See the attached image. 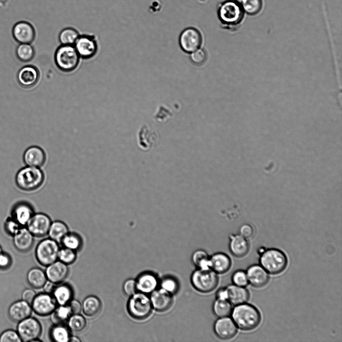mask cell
I'll return each instance as SVG.
<instances>
[{
  "mask_svg": "<svg viewBox=\"0 0 342 342\" xmlns=\"http://www.w3.org/2000/svg\"><path fill=\"white\" fill-rule=\"evenodd\" d=\"M245 13L236 0H226L218 7L217 16L222 27L231 31H235L240 27Z\"/></svg>",
  "mask_w": 342,
  "mask_h": 342,
  "instance_id": "6da1fadb",
  "label": "cell"
},
{
  "mask_svg": "<svg viewBox=\"0 0 342 342\" xmlns=\"http://www.w3.org/2000/svg\"><path fill=\"white\" fill-rule=\"evenodd\" d=\"M45 180V175L41 168L26 166L20 168L15 177L16 187L20 191L30 193L40 188Z\"/></svg>",
  "mask_w": 342,
  "mask_h": 342,
  "instance_id": "7a4b0ae2",
  "label": "cell"
},
{
  "mask_svg": "<svg viewBox=\"0 0 342 342\" xmlns=\"http://www.w3.org/2000/svg\"><path fill=\"white\" fill-rule=\"evenodd\" d=\"M231 314L236 326L244 330L255 328L261 320L258 310L254 306L247 303L236 305Z\"/></svg>",
  "mask_w": 342,
  "mask_h": 342,
  "instance_id": "3957f363",
  "label": "cell"
},
{
  "mask_svg": "<svg viewBox=\"0 0 342 342\" xmlns=\"http://www.w3.org/2000/svg\"><path fill=\"white\" fill-rule=\"evenodd\" d=\"M193 287L202 293H209L215 289L218 283V276L211 268H197L191 275Z\"/></svg>",
  "mask_w": 342,
  "mask_h": 342,
  "instance_id": "277c9868",
  "label": "cell"
},
{
  "mask_svg": "<svg viewBox=\"0 0 342 342\" xmlns=\"http://www.w3.org/2000/svg\"><path fill=\"white\" fill-rule=\"evenodd\" d=\"M127 308L129 314L138 320L149 317L153 308L150 297L147 294L139 291L130 296Z\"/></svg>",
  "mask_w": 342,
  "mask_h": 342,
  "instance_id": "5b68a950",
  "label": "cell"
},
{
  "mask_svg": "<svg viewBox=\"0 0 342 342\" xmlns=\"http://www.w3.org/2000/svg\"><path fill=\"white\" fill-rule=\"evenodd\" d=\"M80 56L74 45H63L59 47L55 54V62L62 71L70 72L78 66Z\"/></svg>",
  "mask_w": 342,
  "mask_h": 342,
  "instance_id": "8992f818",
  "label": "cell"
},
{
  "mask_svg": "<svg viewBox=\"0 0 342 342\" xmlns=\"http://www.w3.org/2000/svg\"><path fill=\"white\" fill-rule=\"evenodd\" d=\"M260 263L261 266L271 274H278L286 267L287 259L285 254L279 249L270 248L261 254Z\"/></svg>",
  "mask_w": 342,
  "mask_h": 342,
  "instance_id": "52a82bcc",
  "label": "cell"
},
{
  "mask_svg": "<svg viewBox=\"0 0 342 342\" xmlns=\"http://www.w3.org/2000/svg\"><path fill=\"white\" fill-rule=\"evenodd\" d=\"M59 250L58 242L50 238L44 239L36 248V259L41 265L47 266L57 260Z\"/></svg>",
  "mask_w": 342,
  "mask_h": 342,
  "instance_id": "ba28073f",
  "label": "cell"
},
{
  "mask_svg": "<svg viewBox=\"0 0 342 342\" xmlns=\"http://www.w3.org/2000/svg\"><path fill=\"white\" fill-rule=\"evenodd\" d=\"M42 330L40 321L35 317H29L18 322L17 331L24 342L39 341Z\"/></svg>",
  "mask_w": 342,
  "mask_h": 342,
  "instance_id": "9c48e42d",
  "label": "cell"
},
{
  "mask_svg": "<svg viewBox=\"0 0 342 342\" xmlns=\"http://www.w3.org/2000/svg\"><path fill=\"white\" fill-rule=\"evenodd\" d=\"M203 41L200 32L196 28L189 27L184 29L179 37V44L185 53L191 54L200 49Z\"/></svg>",
  "mask_w": 342,
  "mask_h": 342,
  "instance_id": "30bf717a",
  "label": "cell"
},
{
  "mask_svg": "<svg viewBox=\"0 0 342 342\" xmlns=\"http://www.w3.org/2000/svg\"><path fill=\"white\" fill-rule=\"evenodd\" d=\"M52 222L46 213L35 212L26 227L34 237H42L48 235Z\"/></svg>",
  "mask_w": 342,
  "mask_h": 342,
  "instance_id": "8fae6325",
  "label": "cell"
},
{
  "mask_svg": "<svg viewBox=\"0 0 342 342\" xmlns=\"http://www.w3.org/2000/svg\"><path fill=\"white\" fill-rule=\"evenodd\" d=\"M33 311L40 316L51 314L57 307V302L50 293H41L36 294L31 303Z\"/></svg>",
  "mask_w": 342,
  "mask_h": 342,
  "instance_id": "7c38bea8",
  "label": "cell"
},
{
  "mask_svg": "<svg viewBox=\"0 0 342 342\" xmlns=\"http://www.w3.org/2000/svg\"><path fill=\"white\" fill-rule=\"evenodd\" d=\"M35 213V209L31 203L20 200L15 202L12 206L10 216L20 225L26 226Z\"/></svg>",
  "mask_w": 342,
  "mask_h": 342,
  "instance_id": "4fadbf2b",
  "label": "cell"
},
{
  "mask_svg": "<svg viewBox=\"0 0 342 342\" xmlns=\"http://www.w3.org/2000/svg\"><path fill=\"white\" fill-rule=\"evenodd\" d=\"M74 46L80 57L85 59L94 56L98 50L97 41L92 35H80Z\"/></svg>",
  "mask_w": 342,
  "mask_h": 342,
  "instance_id": "5bb4252c",
  "label": "cell"
},
{
  "mask_svg": "<svg viewBox=\"0 0 342 342\" xmlns=\"http://www.w3.org/2000/svg\"><path fill=\"white\" fill-rule=\"evenodd\" d=\"M15 39L21 44H30L35 39L36 32L33 25L22 20L16 23L12 29Z\"/></svg>",
  "mask_w": 342,
  "mask_h": 342,
  "instance_id": "9a60e30c",
  "label": "cell"
},
{
  "mask_svg": "<svg viewBox=\"0 0 342 342\" xmlns=\"http://www.w3.org/2000/svg\"><path fill=\"white\" fill-rule=\"evenodd\" d=\"M150 297L153 308L159 312L168 310L173 302L172 294L161 288L151 293Z\"/></svg>",
  "mask_w": 342,
  "mask_h": 342,
  "instance_id": "2e32d148",
  "label": "cell"
},
{
  "mask_svg": "<svg viewBox=\"0 0 342 342\" xmlns=\"http://www.w3.org/2000/svg\"><path fill=\"white\" fill-rule=\"evenodd\" d=\"M214 331L222 339H229L236 334L237 326L233 319L228 316L218 318L214 324Z\"/></svg>",
  "mask_w": 342,
  "mask_h": 342,
  "instance_id": "e0dca14e",
  "label": "cell"
},
{
  "mask_svg": "<svg viewBox=\"0 0 342 342\" xmlns=\"http://www.w3.org/2000/svg\"><path fill=\"white\" fill-rule=\"evenodd\" d=\"M46 159L45 151L36 145L28 147L23 155V160L26 166L41 168L45 164Z\"/></svg>",
  "mask_w": 342,
  "mask_h": 342,
  "instance_id": "ac0fdd59",
  "label": "cell"
},
{
  "mask_svg": "<svg viewBox=\"0 0 342 342\" xmlns=\"http://www.w3.org/2000/svg\"><path fill=\"white\" fill-rule=\"evenodd\" d=\"M45 273L48 281L58 284L61 283L67 278L69 270L68 265L57 260L47 266Z\"/></svg>",
  "mask_w": 342,
  "mask_h": 342,
  "instance_id": "d6986e66",
  "label": "cell"
},
{
  "mask_svg": "<svg viewBox=\"0 0 342 342\" xmlns=\"http://www.w3.org/2000/svg\"><path fill=\"white\" fill-rule=\"evenodd\" d=\"M32 308L30 303L22 300L13 302L8 310L9 318L14 322H19L31 316Z\"/></svg>",
  "mask_w": 342,
  "mask_h": 342,
  "instance_id": "ffe728a7",
  "label": "cell"
},
{
  "mask_svg": "<svg viewBox=\"0 0 342 342\" xmlns=\"http://www.w3.org/2000/svg\"><path fill=\"white\" fill-rule=\"evenodd\" d=\"M13 237V243L15 248L20 252L29 251L34 243V236L27 228L23 227Z\"/></svg>",
  "mask_w": 342,
  "mask_h": 342,
  "instance_id": "44dd1931",
  "label": "cell"
},
{
  "mask_svg": "<svg viewBox=\"0 0 342 342\" xmlns=\"http://www.w3.org/2000/svg\"><path fill=\"white\" fill-rule=\"evenodd\" d=\"M248 281L253 286L261 287L265 285L269 280L268 272L261 266L253 265L247 270Z\"/></svg>",
  "mask_w": 342,
  "mask_h": 342,
  "instance_id": "7402d4cb",
  "label": "cell"
},
{
  "mask_svg": "<svg viewBox=\"0 0 342 342\" xmlns=\"http://www.w3.org/2000/svg\"><path fill=\"white\" fill-rule=\"evenodd\" d=\"M135 280L137 291L146 294L153 292L158 284L156 276L149 272L140 274Z\"/></svg>",
  "mask_w": 342,
  "mask_h": 342,
  "instance_id": "603a6c76",
  "label": "cell"
},
{
  "mask_svg": "<svg viewBox=\"0 0 342 342\" xmlns=\"http://www.w3.org/2000/svg\"><path fill=\"white\" fill-rule=\"evenodd\" d=\"M20 84L26 88L34 86L39 78L38 69L33 66H26L20 70L17 76Z\"/></svg>",
  "mask_w": 342,
  "mask_h": 342,
  "instance_id": "cb8c5ba5",
  "label": "cell"
},
{
  "mask_svg": "<svg viewBox=\"0 0 342 342\" xmlns=\"http://www.w3.org/2000/svg\"><path fill=\"white\" fill-rule=\"evenodd\" d=\"M227 299L233 305L245 303L249 299L248 291L244 287L235 284L230 285L226 287Z\"/></svg>",
  "mask_w": 342,
  "mask_h": 342,
  "instance_id": "d4e9b609",
  "label": "cell"
},
{
  "mask_svg": "<svg viewBox=\"0 0 342 342\" xmlns=\"http://www.w3.org/2000/svg\"><path fill=\"white\" fill-rule=\"evenodd\" d=\"M229 250L235 257L245 256L249 249V243L241 235H231L230 237Z\"/></svg>",
  "mask_w": 342,
  "mask_h": 342,
  "instance_id": "484cf974",
  "label": "cell"
},
{
  "mask_svg": "<svg viewBox=\"0 0 342 342\" xmlns=\"http://www.w3.org/2000/svg\"><path fill=\"white\" fill-rule=\"evenodd\" d=\"M210 268L217 274L226 272L230 268V257L222 252H217L210 257Z\"/></svg>",
  "mask_w": 342,
  "mask_h": 342,
  "instance_id": "4316f807",
  "label": "cell"
},
{
  "mask_svg": "<svg viewBox=\"0 0 342 342\" xmlns=\"http://www.w3.org/2000/svg\"><path fill=\"white\" fill-rule=\"evenodd\" d=\"M52 293L56 302L59 305L68 304L73 296L72 288L67 284H57Z\"/></svg>",
  "mask_w": 342,
  "mask_h": 342,
  "instance_id": "83f0119b",
  "label": "cell"
},
{
  "mask_svg": "<svg viewBox=\"0 0 342 342\" xmlns=\"http://www.w3.org/2000/svg\"><path fill=\"white\" fill-rule=\"evenodd\" d=\"M28 283L35 289L42 288L48 279L45 271L39 267L30 269L27 274Z\"/></svg>",
  "mask_w": 342,
  "mask_h": 342,
  "instance_id": "f1b7e54d",
  "label": "cell"
},
{
  "mask_svg": "<svg viewBox=\"0 0 342 342\" xmlns=\"http://www.w3.org/2000/svg\"><path fill=\"white\" fill-rule=\"evenodd\" d=\"M69 232V228L65 222L56 220L52 222L48 235L49 238L60 243Z\"/></svg>",
  "mask_w": 342,
  "mask_h": 342,
  "instance_id": "f546056e",
  "label": "cell"
},
{
  "mask_svg": "<svg viewBox=\"0 0 342 342\" xmlns=\"http://www.w3.org/2000/svg\"><path fill=\"white\" fill-rule=\"evenodd\" d=\"M101 306V301L98 297L89 295L84 299L82 304V310L86 315L93 316L99 312Z\"/></svg>",
  "mask_w": 342,
  "mask_h": 342,
  "instance_id": "4dcf8cb0",
  "label": "cell"
},
{
  "mask_svg": "<svg viewBox=\"0 0 342 342\" xmlns=\"http://www.w3.org/2000/svg\"><path fill=\"white\" fill-rule=\"evenodd\" d=\"M51 339L56 342H68L71 336L68 328L64 324H55L50 329Z\"/></svg>",
  "mask_w": 342,
  "mask_h": 342,
  "instance_id": "1f68e13d",
  "label": "cell"
},
{
  "mask_svg": "<svg viewBox=\"0 0 342 342\" xmlns=\"http://www.w3.org/2000/svg\"><path fill=\"white\" fill-rule=\"evenodd\" d=\"M51 314L52 321L55 324H64L68 321L72 313L69 306L67 304L59 305L56 307Z\"/></svg>",
  "mask_w": 342,
  "mask_h": 342,
  "instance_id": "d6a6232c",
  "label": "cell"
},
{
  "mask_svg": "<svg viewBox=\"0 0 342 342\" xmlns=\"http://www.w3.org/2000/svg\"><path fill=\"white\" fill-rule=\"evenodd\" d=\"M241 5L245 14L254 16L262 11L263 6V0H236Z\"/></svg>",
  "mask_w": 342,
  "mask_h": 342,
  "instance_id": "836d02e7",
  "label": "cell"
},
{
  "mask_svg": "<svg viewBox=\"0 0 342 342\" xmlns=\"http://www.w3.org/2000/svg\"><path fill=\"white\" fill-rule=\"evenodd\" d=\"M232 310L231 303L227 299L216 298L213 303V311L218 318L228 316Z\"/></svg>",
  "mask_w": 342,
  "mask_h": 342,
  "instance_id": "e575fe53",
  "label": "cell"
},
{
  "mask_svg": "<svg viewBox=\"0 0 342 342\" xmlns=\"http://www.w3.org/2000/svg\"><path fill=\"white\" fill-rule=\"evenodd\" d=\"M79 36V33L76 29L67 27L60 32L59 40L62 45H74Z\"/></svg>",
  "mask_w": 342,
  "mask_h": 342,
  "instance_id": "d590c367",
  "label": "cell"
},
{
  "mask_svg": "<svg viewBox=\"0 0 342 342\" xmlns=\"http://www.w3.org/2000/svg\"><path fill=\"white\" fill-rule=\"evenodd\" d=\"M191 259L193 263L197 268H211L210 257L207 253L202 249L195 251L192 254Z\"/></svg>",
  "mask_w": 342,
  "mask_h": 342,
  "instance_id": "8d00e7d4",
  "label": "cell"
},
{
  "mask_svg": "<svg viewBox=\"0 0 342 342\" xmlns=\"http://www.w3.org/2000/svg\"><path fill=\"white\" fill-rule=\"evenodd\" d=\"M65 247L74 250H79L82 246V240L81 236L75 232H69L62 239L61 242Z\"/></svg>",
  "mask_w": 342,
  "mask_h": 342,
  "instance_id": "74e56055",
  "label": "cell"
},
{
  "mask_svg": "<svg viewBox=\"0 0 342 342\" xmlns=\"http://www.w3.org/2000/svg\"><path fill=\"white\" fill-rule=\"evenodd\" d=\"M16 55L20 61L29 62L34 57L35 50L30 44H21L16 49Z\"/></svg>",
  "mask_w": 342,
  "mask_h": 342,
  "instance_id": "f35d334b",
  "label": "cell"
},
{
  "mask_svg": "<svg viewBox=\"0 0 342 342\" xmlns=\"http://www.w3.org/2000/svg\"><path fill=\"white\" fill-rule=\"evenodd\" d=\"M67 322L69 328L74 332L82 331L87 324L86 318L80 313L72 314Z\"/></svg>",
  "mask_w": 342,
  "mask_h": 342,
  "instance_id": "ab89813d",
  "label": "cell"
},
{
  "mask_svg": "<svg viewBox=\"0 0 342 342\" xmlns=\"http://www.w3.org/2000/svg\"><path fill=\"white\" fill-rule=\"evenodd\" d=\"M24 226L20 225L11 216H8L4 221V229L6 234L13 237Z\"/></svg>",
  "mask_w": 342,
  "mask_h": 342,
  "instance_id": "60d3db41",
  "label": "cell"
},
{
  "mask_svg": "<svg viewBox=\"0 0 342 342\" xmlns=\"http://www.w3.org/2000/svg\"><path fill=\"white\" fill-rule=\"evenodd\" d=\"M76 258V251L65 247L60 249L58 259L61 261L68 265L73 263Z\"/></svg>",
  "mask_w": 342,
  "mask_h": 342,
  "instance_id": "b9f144b4",
  "label": "cell"
},
{
  "mask_svg": "<svg viewBox=\"0 0 342 342\" xmlns=\"http://www.w3.org/2000/svg\"><path fill=\"white\" fill-rule=\"evenodd\" d=\"M0 342H22V340L17 330L8 329L0 334Z\"/></svg>",
  "mask_w": 342,
  "mask_h": 342,
  "instance_id": "7bdbcfd3",
  "label": "cell"
},
{
  "mask_svg": "<svg viewBox=\"0 0 342 342\" xmlns=\"http://www.w3.org/2000/svg\"><path fill=\"white\" fill-rule=\"evenodd\" d=\"M161 286L162 288L172 294L175 293L178 288V282L172 277L163 278L161 281Z\"/></svg>",
  "mask_w": 342,
  "mask_h": 342,
  "instance_id": "ee69618b",
  "label": "cell"
},
{
  "mask_svg": "<svg viewBox=\"0 0 342 342\" xmlns=\"http://www.w3.org/2000/svg\"><path fill=\"white\" fill-rule=\"evenodd\" d=\"M207 55L206 51L203 49H199L192 53L190 60L193 64L196 65H201L206 61Z\"/></svg>",
  "mask_w": 342,
  "mask_h": 342,
  "instance_id": "f6af8a7d",
  "label": "cell"
},
{
  "mask_svg": "<svg viewBox=\"0 0 342 342\" xmlns=\"http://www.w3.org/2000/svg\"><path fill=\"white\" fill-rule=\"evenodd\" d=\"M232 280L233 284L240 286H245L248 282L246 273L242 270H237L233 274Z\"/></svg>",
  "mask_w": 342,
  "mask_h": 342,
  "instance_id": "bcb514c9",
  "label": "cell"
},
{
  "mask_svg": "<svg viewBox=\"0 0 342 342\" xmlns=\"http://www.w3.org/2000/svg\"><path fill=\"white\" fill-rule=\"evenodd\" d=\"M12 263L11 255L7 252L2 251L0 252V270H5L9 269Z\"/></svg>",
  "mask_w": 342,
  "mask_h": 342,
  "instance_id": "7dc6e473",
  "label": "cell"
},
{
  "mask_svg": "<svg viewBox=\"0 0 342 342\" xmlns=\"http://www.w3.org/2000/svg\"><path fill=\"white\" fill-rule=\"evenodd\" d=\"M123 288L127 295L130 296L134 294L137 291L136 280L132 278L127 279L124 282Z\"/></svg>",
  "mask_w": 342,
  "mask_h": 342,
  "instance_id": "c3c4849f",
  "label": "cell"
},
{
  "mask_svg": "<svg viewBox=\"0 0 342 342\" xmlns=\"http://www.w3.org/2000/svg\"><path fill=\"white\" fill-rule=\"evenodd\" d=\"M36 294V292L33 289L27 288L24 290L22 293V299L31 304Z\"/></svg>",
  "mask_w": 342,
  "mask_h": 342,
  "instance_id": "681fc988",
  "label": "cell"
},
{
  "mask_svg": "<svg viewBox=\"0 0 342 342\" xmlns=\"http://www.w3.org/2000/svg\"><path fill=\"white\" fill-rule=\"evenodd\" d=\"M68 305L72 314L80 313L82 310V304L76 299H72Z\"/></svg>",
  "mask_w": 342,
  "mask_h": 342,
  "instance_id": "f907efd6",
  "label": "cell"
},
{
  "mask_svg": "<svg viewBox=\"0 0 342 342\" xmlns=\"http://www.w3.org/2000/svg\"><path fill=\"white\" fill-rule=\"evenodd\" d=\"M240 233L245 238H249L253 234V229L251 225L244 224L241 226L240 229Z\"/></svg>",
  "mask_w": 342,
  "mask_h": 342,
  "instance_id": "816d5d0a",
  "label": "cell"
},
{
  "mask_svg": "<svg viewBox=\"0 0 342 342\" xmlns=\"http://www.w3.org/2000/svg\"><path fill=\"white\" fill-rule=\"evenodd\" d=\"M55 284L48 280L46 282V283L43 286L44 292L48 293H51L53 292L56 285Z\"/></svg>",
  "mask_w": 342,
  "mask_h": 342,
  "instance_id": "f5cc1de1",
  "label": "cell"
},
{
  "mask_svg": "<svg viewBox=\"0 0 342 342\" xmlns=\"http://www.w3.org/2000/svg\"><path fill=\"white\" fill-rule=\"evenodd\" d=\"M216 295V298L227 299V294L226 288L219 289L217 291Z\"/></svg>",
  "mask_w": 342,
  "mask_h": 342,
  "instance_id": "db71d44e",
  "label": "cell"
},
{
  "mask_svg": "<svg viewBox=\"0 0 342 342\" xmlns=\"http://www.w3.org/2000/svg\"><path fill=\"white\" fill-rule=\"evenodd\" d=\"M81 341L78 337L75 336H71L69 341L71 342H78Z\"/></svg>",
  "mask_w": 342,
  "mask_h": 342,
  "instance_id": "11a10c76",
  "label": "cell"
},
{
  "mask_svg": "<svg viewBox=\"0 0 342 342\" xmlns=\"http://www.w3.org/2000/svg\"><path fill=\"white\" fill-rule=\"evenodd\" d=\"M2 251H3V250H2V247H1V245H0V252H1Z\"/></svg>",
  "mask_w": 342,
  "mask_h": 342,
  "instance_id": "9f6ffc18",
  "label": "cell"
}]
</instances>
